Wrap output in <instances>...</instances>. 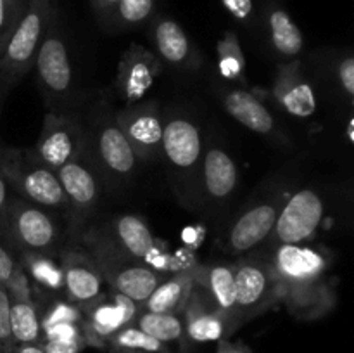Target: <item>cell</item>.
<instances>
[{
	"label": "cell",
	"mask_w": 354,
	"mask_h": 353,
	"mask_svg": "<svg viewBox=\"0 0 354 353\" xmlns=\"http://www.w3.org/2000/svg\"><path fill=\"white\" fill-rule=\"evenodd\" d=\"M279 286V300L299 318H318L335 303L328 284V258L322 249L304 244H279L268 260Z\"/></svg>",
	"instance_id": "cell-1"
},
{
	"label": "cell",
	"mask_w": 354,
	"mask_h": 353,
	"mask_svg": "<svg viewBox=\"0 0 354 353\" xmlns=\"http://www.w3.org/2000/svg\"><path fill=\"white\" fill-rule=\"evenodd\" d=\"M85 242L90 249V258L99 269L104 282L111 291L124 294L135 303L144 305L152 291L165 280L158 270L118 249L102 232H86Z\"/></svg>",
	"instance_id": "cell-2"
},
{
	"label": "cell",
	"mask_w": 354,
	"mask_h": 353,
	"mask_svg": "<svg viewBox=\"0 0 354 353\" xmlns=\"http://www.w3.org/2000/svg\"><path fill=\"white\" fill-rule=\"evenodd\" d=\"M54 19L55 0H28L0 48V82L3 85H14L33 68L41 40Z\"/></svg>",
	"instance_id": "cell-3"
},
{
	"label": "cell",
	"mask_w": 354,
	"mask_h": 353,
	"mask_svg": "<svg viewBox=\"0 0 354 353\" xmlns=\"http://www.w3.org/2000/svg\"><path fill=\"white\" fill-rule=\"evenodd\" d=\"M0 170L9 180V185L19 190L28 203L44 210H69L57 173L41 165L35 156L9 151L3 156Z\"/></svg>",
	"instance_id": "cell-4"
},
{
	"label": "cell",
	"mask_w": 354,
	"mask_h": 353,
	"mask_svg": "<svg viewBox=\"0 0 354 353\" xmlns=\"http://www.w3.org/2000/svg\"><path fill=\"white\" fill-rule=\"evenodd\" d=\"M234 277L235 305L234 317H232L234 327L263 314L275 301H279V286L268 260H242L241 263L234 265Z\"/></svg>",
	"instance_id": "cell-5"
},
{
	"label": "cell",
	"mask_w": 354,
	"mask_h": 353,
	"mask_svg": "<svg viewBox=\"0 0 354 353\" xmlns=\"http://www.w3.org/2000/svg\"><path fill=\"white\" fill-rule=\"evenodd\" d=\"M6 237L23 251L52 253L59 241V228L54 218L33 203L12 201L0 215Z\"/></svg>",
	"instance_id": "cell-6"
},
{
	"label": "cell",
	"mask_w": 354,
	"mask_h": 353,
	"mask_svg": "<svg viewBox=\"0 0 354 353\" xmlns=\"http://www.w3.org/2000/svg\"><path fill=\"white\" fill-rule=\"evenodd\" d=\"M325 215V203L313 189L297 190L280 206L273 225L277 244H304L317 234Z\"/></svg>",
	"instance_id": "cell-7"
},
{
	"label": "cell",
	"mask_w": 354,
	"mask_h": 353,
	"mask_svg": "<svg viewBox=\"0 0 354 353\" xmlns=\"http://www.w3.org/2000/svg\"><path fill=\"white\" fill-rule=\"evenodd\" d=\"M83 144H85V135L71 114L48 113L35 147V158L55 172L66 163L80 158Z\"/></svg>",
	"instance_id": "cell-8"
},
{
	"label": "cell",
	"mask_w": 354,
	"mask_h": 353,
	"mask_svg": "<svg viewBox=\"0 0 354 353\" xmlns=\"http://www.w3.org/2000/svg\"><path fill=\"white\" fill-rule=\"evenodd\" d=\"M83 334L86 343L107 341L114 332L133 324L138 311V303L116 291H106L90 303L82 305Z\"/></svg>",
	"instance_id": "cell-9"
},
{
	"label": "cell",
	"mask_w": 354,
	"mask_h": 353,
	"mask_svg": "<svg viewBox=\"0 0 354 353\" xmlns=\"http://www.w3.org/2000/svg\"><path fill=\"white\" fill-rule=\"evenodd\" d=\"M35 66H37L38 82L47 99L62 100L71 93L75 83L71 59L55 19L52 21L50 28L41 40Z\"/></svg>",
	"instance_id": "cell-10"
},
{
	"label": "cell",
	"mask_w": 354,
	"mask_h": 353,
	"mask_svg": "<svg viewBox=\"0 0 354 353\" xmlns=\"http://www.w3.org/2000/svg\"><path fill=\"white\" fill-rule=\"evenodd\" d=\"M161 73V61L154 52L140 44H131L118 64L116 96L124 106H131L144 99Z\"/></svg>",
	"instance_id": "cell-11"
},
{
	"label": "cell",
	"mask_w": 354,
	"mask_h": 353,
	"mask_svg": "<svg viewBox=\"0 0 354 353\" xmlns=\"http://www.w3.org/2000/svg\"><path fill=\"white\" fill-rule=\"evenodd\" d=\"M116 123L127 135L138 159H154L161 154L165 121L152 102H137L124 106L116 114Z\"/></svg>",
	"instance_id": "cell-12"
},
{
	"label": "cell",
	"mask_w": 354,
	"mask_h": 353,
	"mask_svg": "<svg viewBox=\"0 0 354 353\" xmlns=\"http://www.w3.org/2000/svg\"><path fill=\"white\" fill-rule=\"evenodd\" d=\"M161 152L176 175L190 176L203 154L199 127L183 116H175L166 121L162 128Z\"/></svg>",
	"instance_id": "cell-13"
},
{
	"label": "cell",
	"mask_w": 354,
	"mask_h": 353,
	"mask_svg": "<svg viewBox=\"0 0 354 353\" xmlns=\"http://www.w3.org/2000/svg\"><path fill=\"white\" fill-rule=\"evenodd\" d=\"M59 260L64 273V294L69 301L82 307L106 293V282L88 253L68 249L59 256Z\"/></svg>",
	"instance_id": "cell-14"
},
{
	"label": "cell",
	"mask_w": 354,
	"mask_h": 353,
	"mask_svg": "<svg viewBox=\"0 0 354 353\" xmlns=\"http://www.w3.org/2000/svg\"><path fill=\"white\" fill-rule=\"evenodd\" d=\"M279 210L280 206L275 201H266L248 208L228 230V249L239 255V253L251 251L261 244L273 232Z\"/></svg>",
	"instance_id": "cell-15"
},
{
	"label": "cell",
	"mask_w": 354,
	"mask_h": 353,
	"mask_svg": "<svg viewBox=\"0 0 354 353\" xmlns=\"http://www.w3.org/2000/svg\"><path fill=\"white\" fill-rule=\"evenodd\" d=\"M273 97L292 116L308 118L317 111V93L301 71L299 61L280 66L273 85Z\"/></svg>",
	"instance_id": "cell-16"
},
{
	"label": "cell",
	"mask_w": 354,
	"mask_h": 353,
	"mask_svg": "<svg viewBox=\"0 0 354 353\" xmlns=\"http://www.w3.org/2000/svg\"><path fill=\"white\" fill-rule=\"evenodd\" d=\"M95 156L113 179H128L137 168V154L116 121H106L97 130Z\"/></svg>",
	"instance_id": "cell-17"
},
{
	"label": "cell",
	"mask_w": 354,
	"mask_h": 353,
	"mask_svg": "<svg viewBox=\"0 0 354 353\" xmlns=\"http://www.w3.org/2000/svg\"><path fill=\"white\" fill-rule=\"evenodd\" d=\"M152 44L158 59L178 69H194L199 62V54L194 48L189 35L175 19L158 17L152 24Z\"/></svg>",
	"instance_id": "cell-18"
},
{
	"label": "cell",
	"mask_w": 354,
	"mask_h": 353,
	"mask_svg": "<svg viewBox=\"0 0 354 353\" xmlns=\"http://www.w3.org/2000/svg\"><path fill=\"white\" fill-rule=\"evenodd\" d=\"M185 315V334L190 341L196 343H209L220 341L225 334H228L232 329L230 320L223 314L211 307L199 287L194 284L192 294L189 298L183 314Z\"/></svg>",
	"instance_id": "cell-19"
},
{
	"label": "cell",
	"mask_w": 354,
	"mask_h": 353,
	"mask_svg": "<svg viewBox=\"0 0 354 353\" xmlns=\"http://www.w3.org/2000/svg\"><path fill=\"white\" fill-rule=\"evenodd\" d=\"M118 249L140 262H147L158 249L154 234L137 215H118L111 221L109 232H102Z\"/></svg>",
	"instance_id": "cell-20"
},
{
	"label": "cell",
	"mask_w": 354,
	"mask_h": 353,
	"mask_svg": "<svg viewBox=\"0 0 354 353\" xmlns=\"http://www.w3.org/2000/svg\"><path fill=\"white\" fill-rule=\"evenodd\" d=\"M57 179L61 182L64 196L68 199L69 210L76 215H85L92 210L99 199V185L97 179L80 158L66 163L59 170H55Z\"/></svg>",
	"instance_id": "cell-21"
},
{
	"label": "cell",
	"mask_w": 354,
	"mask_h": 353,
	"mask_svg": "<svg viewBox=\"0 0 354 353\" xmlns=\"http://www.w3.org/2000/svg\"><path fill=\"white\" fill-rule=\"evenodd\" d=\"M220 97L225 111L235 121L256 134H273L275 118L254 93L245 89H221Z\"/></svg>",
	"instance_id": "cell-22"
},
{
	"label": "cell",
	"mask_w": 354,
	"mask_h": 353,
	"mask_svg": "<svg viewBox=\"0 0 354 353\" xmlns=\"http://www.w3.org/2000/svg\"><path fill=\"white\" fill-rule=\"evenodd\" d=\"M194 282L207 300V303L216 308L220 314L228 317L232 329L234 327V305H235V277L232 265H211L192 273Z\"/></svg>",
	"instance_id": "cell-23"
},
{
	"label": "cell",
	"mask_w": 354,
	"mask_h": 353,
	"mask_svg": "<svg viewBox=\"0 0 354 353\" xmlns=\"http://www.w3.org/2000/svg\"><path fill=\"white\" fill-rule=\"evenodd\" d=\"M239 170L234 158L220 147L207 149L203 161L204 192L213 201H225L235 192Z\"/></svg>",
	"instance_id": "cell-24"
},
{
	"label": "cell",
	"mask_w": 354,
	"mask_h": 353,
	"mask_svg": "<svg viewBox=\"0 0 354 353\" xmlns=\"http://www.w3.org/2000/svg\"><path fill=\"white\" fill-rule=\"evenodd\" d=\"M194 284L192 273H178L171 279H165L145 300L144 310L182 315L192 294Z\"/></svg>",
	"instance_id": "cell-25"
},
{
	"label": "cell",
	"mask_w": 354,
	"mask_h": 353,
	"mask_svg": "<svg viewBox=\"0 0 354 353\" xmlns=\"http://www.w3.org/2000/svg\"><path fill=\"white\" fill-rule=\"evenodd\" d=\"M21 269L33 280L35 287L47 294L64 293V273H62L61 260L50 253L23 251Z\"/></svg>",
	"instance_id": "cell-26"
},
{
	"label": "cell",
	"mask_w": 354,
	"mask_h": 353,
	"mask_svg": "<svg viewBox=\"0 0 354 353\" xmlns=\"http://www.w3.org/2000/svg\"><path fill=\"white\" fill-rule=\"evenodd\" d=\"M270 44L282 57H297L304 48L303 31L292 21L290 14L282 7H270L266 14Z\"/></svg>",
	"instance_id": "cell-27"
},
{
	"label": "cell",
	"mask_w": 354,
	"mask_h": 353,
	"mask_svg": "<svg viewBox=\"0 0 354 353\" xmlns=\"http://www.w3.org/2000/svg\"><path fill=\"white\" fill-rule=\"evenodd\" d=\"M10 298V334L12 341L17 345H31L41 339L40 314L37 310L33 296H14Z\"/></svg>",
	"instance_id": "cell-28"
},
{
	"label": "cell",
	"mask_w": 354,
	"mask_h": 353,
	"mask_svg": "<svg viewBox=\"0 0 354 353\" xmlns=\"http://www.w3.org/2000/svg\"><path fill=\"white\" fill-rule=\"evenodd\" d=\"M133 324L162 345L180 341L185 334L182 318L176 314H156V311L144 310L137 315Z\"/></svg>",
	"instance_id": "cell-29"
},
{
	"label": "cell",
	"mask_w": 354,
	"mask_h": 353,
	"mask_svg": "<svg viewBox=\"0 0 354 353\" xmlns=\"http://www.w3.org/2000/svg\"><path fill=\"white\" fill-rule=\"evenodd\" d=\"M107 341L114 352L120 353H162L166 350L162 343L145 334L135 324L120 329Z\"/></svg>",
	"instance_id": "cell-30"
},
{
	"label": "cell",
	"mask_w": 354,
	"mask_h": 353,
	"mask_svg": "<svg viewBox=\"0 0 354 353\" xmlns=\"http://www.w3.org/2000/svg\"><path fill=\"white\" fill-rule=\"evenodd\" d=\"M156 0H120L104 23L113 28H133L145 23L154 10Z\"/></svg>",
	"instance_id": "cell-31"
},
{
	"label": "cell",
	"mask_w": 354,
	"mask_h": 353,
	"mask_svg": "<svg viewBox=\"0 0 354 353\" xmlns=\"http://www.w3.org/2000/svg\"><path fill=\"white\" fill-rule=\"evenodd\" d=\"M218 59H220V71L225 78L241 80L244 76L245 57L234 31H227L218 42Z\"/></svg>",
	"instance_id": "cell-32"
},
{
	"label": "cell",
	"mask_w": 354,
	"mask_h": 353,
	"mask_svg": "<svg viewBox=\"0 0 354 353\" xmlns=\"http://www.w3.org/2000/svg\"><path fill=\"white\" fill-rule=\"evenodd\" d=\"M64 322H75V324H83V311L82 307L69 301L68 298L64 300H52L45 307L44 314H40V325L41 331L50 325L64 324Z\"/></svg>",
	"instance_id": "cell-33"
},
{
	"label": "cell",
	"mask_w": 354,
	"mask_h": 353,
	"mask_svg": "<svg viewBox=\"0 0 354 353\" xmlns=\"http://www.w3.org/2000/svg\"><path fill=\"white\" fill-rule=\"evenodd\" d=\"M28 0H0V48L23 14Z\"/></svg>",
	"instance_id": "cell-34"
},
{
	"label": "cell",
	"mask_w": 354,
	"mask_h": 353,
	"mask_svg": "<svg viewBox=\"0 0 354 353\" xmlns=\"http://www.w3.org/2000/svg\"><path fill=\"white\" fill-rule=\"evenodd\" d=\"M41 336L44 341H85L83 324H75V322L50 325L41 331Z\"/></svg>",
	"instance_id": "cell-35"
},
{
	"label": "cell",
	"mask_w": 354,
	"mask_h": 353,
	"mask_svg": "<svg viewBox=\"0 0 354 353\" xmlns=\"http://www.w3.org/2000/svg\"><path fill=\"white\" fill-rule=\"evenodd\" d=\"M12 343L10 334V298L7 287L0 282V345Z\"/></svg>",
	"instance_id": "cell-36"
},
{
	"label": "cell",
	"mask_w": 354,
	"mask_h": 353,
	"mask_svg": "<svg viewBox=\"0 0 354 353\" xmlns=\"http://www.w3.org/2000/svg\"><path fill=\"white\" fill-rule=\"evenodd\" d=\"M335 75H337L339 85L344 90L346 96L353 99L354 96V59L351 55H344L339 59L337 66H335Z\"/></svg>",
	"instance_id": "cell-37"
},
{
	"label": "cell",
	"mask_w": 354,
	"mask_h": 353,
	"mask_svg": "<svg viewBox=\"0 0 354 353\" xmlns=\"http://www.w3.org/2000/svg\"><path fill=\"white\" fill-rule=\"evenodd\" d=\"M221 3L239 21H248L254 12L252 0H221Z\"/></svg>",
	"instance_id": "cell-38"
},
{
	"label": "cell",
	"mask_w": 354,
	"mask_h": 353,
	"mask_svg": "<svg viewBox=\"0 0 354 353\" xmlns=\"http://www.w3.org/2000/svg\"><path fill=\"white\" fill-rule=\"evenodd\" d=\"M85 341H44L45 353H80L85 346Z\"/></svg>",
	"instance_id": "cell-39"
},
{
	"label": "cell",
	"mask_w": 354,
	"mask_h": 353,
	"mask_svg": "<svg viewBox=\"0 0 354 353\" xmlns=\"http://www.w3.org/2000/svg\"><path fill=\"white\" fill-rule=\"evenodd\" d=\"M120 2V0H92V7L95 10V14L99 16L100 21H106V17L109 16L111 10L114 9V6Z\"/></svg>",
	"instance_id": "cell-40"
},
{
	"label": "cell",
	"mask_w": 354,
	"mask_h": 353,
	"mask_svg": "<svg viewBox=\"0 0 354 353\" xmlns=\"http://www.w3.org/2000/svg\"><path fill=\"white\" fill-rule=\"evenodd\" d=\"M7 196H9V180H7V176L0 170V215L3 213L7 206Z\"/></svg>",
	"instance_id": "cell-41"
},
{
	"label": "cell",
	"mask_w": 354,
	"mask_h": 353,
	"mask_svg": "<svg viewBox=\"0 0 354 353\" xmlns=\"http://www.w3.org/2000/svg\"><path fill=\"white\" fill-rule=\"evenodd\" d=\"M218 353H249V352L241 345H232V343L228 341H221Z\"/></svg>",
	"instance_id": "cell-42"
},
{
	"label": "cell",
	"mask_w": 354,
	"mask_h": 353,
	"mask_svg": "<svg viewBox=\"0 0 354 353\" xmlns=\"http://www.w3.org/2000/svg\"><path fill=\"white\" fill-rule=\"evenodd\" d=\"M16 353H45L44 346L40 343H31V345H19Z\"/></svg>",
	"instance_id": "cell-43"
},
{
	"label": "cell",
	"mask_w": 354,
	"mask_h": 353,
	"mask_svg": "<svg viewBox=\"0 0 354 353\" xmlns=\"http://www.w3.org/2000/svg\"><path fill=\"white\" fill-rule=\"evenodd\" d=\"M9 280H10V277L7 275V273L3 272L2 269H0V282H2V284H6V282H9Z\"/></svg>",
	"instance_id": "cell-44"
},
{
	"label": "cell",
	"mask_w": 354,
	"mask_h": 353,
	"mask_svg": "<svg viewBox=\"0 0 354 353\" xmlns=\"http://www.w3.org/2000/svg\"><path fill=\"white\" fill-rule=\"evenodd\" d=\"M348 138L353 141V120L349 121V127H348Z\"/></svg>",
	"instance_id": "cell-45"
}]
</instances>
